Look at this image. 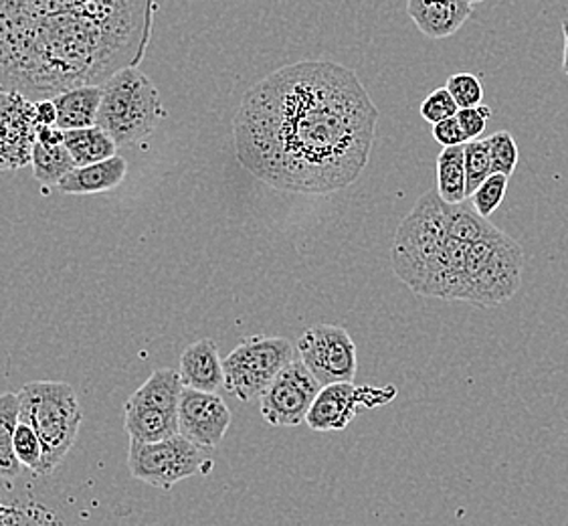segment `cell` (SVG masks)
I'll use <instances>...</instances> for the list:
<instances>
[{"instance_id":"obj_31","label":"cell","mask_w":568,"mask_h":526,"mask_svg":"<svg viewBox=\"0 0 568 526\" xmlns=\"http://www.w3.org/2000/svg\"><path fill=\"white\" fill-rule=\"evenodd\" d=\"M455 118L459 120V127L464 128L467 140H478L484 134L486 127H488V120L491 118V108L479 103L476 108L459 110Z\"/></svg>"},{"instance_id":"obj_7","label":"cell","mask_w":568,"mask_h":526,"mask_svg":"<svg viewBox=\"0 0 568 526\" xmlns=\"http://www.w3.org/2000/svg\"><path fill=\"white\" fill-rule=\"evenodd\" d=\"M294 358V344L282 336L243 338L240 346L223 358L225 390L243 403L257 399Z\"/></svg>"},{"instance_id":"obj_33","label":"cell","mask_w":568,"mask_h":526,"mask_svg":"<svg viewBox=\"0 0 568 526\" xmlns=\"http://www.w3.org/2000/svg\"><path fill=\"white\" fill-rule=\"evenodd\" d=\"M34 108H37V124L39 127H55L58 124V108L53 100L34 102Z\"/></svg>"},{"instance_id":"obj_28","label":"cell","mask_w":568,"mask_h":526,"mask_svg":"<svg viewBox=\"0 0 568 526\" xmlns=\"http://www.w3.org/2000/svg\"><path fill=\"white\" fill-rule=\"evenodd\" d=\"M508 181L510 176L506 174H489L488 179L476 189V193L471 195V205L476 206L481 218L488 219L491 213L498 211V206L506 196Z\"/></svg>"},{"instance_id":"obj_14","label":"cell","mask_w":568,"mask_h":526,"mask_svg":"<svg viewBox=\"0 0 568 526\" xmlns=\"http://www.w3.org/2000/svg\"><path fill=\"white\" fill-rule=\"evenodd\" d=\"M474 12L469 0H407V14L427 39L457 33Z\"/></svg>"},{"instance_id":"obj_15","label":"cell","mask_w":568,"mask_h":526,"mask_svg":"<svg viewBox=\"0 0 568 526\" xmlns=\"http://www.w3.org/2000/svg\"><path fill=\"white\" fill-rule=\"evenodd\" d=\"M182 387L216 393L225 387V368L219 356L215 341L203 338L189 344L181 356L179 366Z\"/></svg>"},{"instance_id":"obj_22","label":"cell","mask_w":568,"mask_h":526,"mask_svg":"<svg viewBox=\"0 0 568 526\" xmlns=\"http://www.w3.org/2000/svg\"><path fill=\"white\" fill-rule=\"evenodd\" d=\"M19 422V393H7L0 397V476L14 478L21 474L23 464L14 456V427Z\"/></svg>"},{"instance_id":"obj_6","label":"cell","mask_w":568,"mask_h":526,"mask_svg":"<svg viewBox=\"0 0 568 526\" xmlns=\"http://www.w3.org/2000/svg\"><path fill=\"white\" fill-rule=\"evenodd\" d=\"M524 252L508 233L496 230L467 252L464 302L478 308L501 306L523 286Z\"/></svg>"},{"instance_id":"obj_4","label":"cell","mask_w":568,"mask_h":526,"mask_svg":"<svg viewBox=\"0 0 568 526\" xmlns=\"http://www.w3.org/2000/svg\"><path fill=\"white\" fill-rule=\"evenodd\" d=\"M19 413L31 422L43 446L39 474L55 472L78 439L81 427L80 399L75 390L59 381H34L19 391Z\"/></svg>"},{"instance_id":"obj_23","label":"cell","mask_w":568,"mask_h":526,"mask_svg":"<svg viewBox=\"0 0 568 526\" xmlns=\"http://www.w3.org/2000/svg\"><path fill=\"white\" fill-rule=\"evenodd\" d=\"M34 179L45 186H58L59 181L75 169V161L69 154L65 142L61 144H43L34 142L33 146Z\"/></svg>"},{"instance_id":"obj_17","label":"cell","mask_w":568,"mask_h":526,"mask_svg":"<svg viewBox=\"0 0 568 526\" xmlns=\"http://www.w3.org/2000/svg\"><path fill=\"white\" fill-rule=\"evenodd\" d=\"M125 432L138 444H156L181 434L179 413L164 412L159 407L138 405L128 401L124 417Z\"/></svg>"},{"instance_id":"obj_21","label":"cell","mask_w":568,"mask_h":526,"mask_svg":"<svg viewBox=\"0 0 568 526\" xmlns=\"http://www.w3.org/2000/svg\"><path fill=\"white\" fill-rule=\"evenodd\" d=\"M437 193L449 205L466 201L464 146H449L437 156Z\"/></svg>"},{"instance_id":"obj_32","label":"cell","mask_w":568,"mask_h":526,"mask_svg":"<svg viewBox=\"0 0 568 526\" xmlns=\"http://www.w3.org/2000/svg\"><path fill=\"white\" fill-rule=\"evenodd\" d=\"M433 138L444 146V149H449V146H464L466 142H469L466 136V132H464V128L459 127V120L457 118H447L444 122H439V124H435L433 127Z\"/></svg>"},{"instance_id":"obj_9","label":"cell","mask_w":568,"mask_h":526,"mask_svg":"<svg viewBox=\"0 0 568 526\" xmlns=\"http://www.w3.org/2000/svg\"><path fill=\"white\" fill-rule=\"evenodd\" d=\"M297 355L320 385L353 383L358 371V356L353 336L338 324H318L307 328L297 341Z\"/></svg>"},{"instance_id":"obj_8","label":"cell","mask_w":568,"mask_h":526,"mask_svg":"<svg viewBox=\"0 0 568 526\" xmlns=\"http://www.w3.org/2000/svg\"><path fill=\"white\" fill-rule=\"evenodd\" d=\"M128 468L136 481L154 488H171L176 482L206 474L213 468L209 447L199 446L182 434L156 444H130Z\"/></svg>"},{"instance_id":"obj_29","label":"cell","mask_w":568,"mask_h":526,"mask_svg":"<svg viewBox=\"0 0 568 526\" xmlns=\"http://www.w3.org/2000/svg\"><path fill=\"white\" fill-rule=\"evenodd\" d=\"M459 112V105L454 100L447 88H439L429 93L423 103H420V118L429 122L432 127L444 122L447 118H454Z\"/></svg>"},{"instance_id":"obj_11","label":"cell","mask_w":568,"mask_h":526,"mask_svg":"<svg viewBox=\"0 0 568 526\" xmlns=\"http://www.w3.org/2000/svg\"><path fill=\"white\" fill-rule=\"evenodd\" d=\"M37 128L34 102L0 90V171H19L33 162Z\"/></svg>"},{"instance_id":"obj_12","label":"cell","mask_w":568,"mask_h":526,"mask_svg":"<svg viewBox=\"0 0 568 526\" xmlns=\"http://www.w3.org/2000/svg\"><path fill=\"white\" fill-rule=\"evenodd\" d=\"M233 415L216 393L182 387L179 403L181 434L199 446L213 447L223 442Z\"/></svg>"},{"instance_id":"obj_35","label":"cell","mask_w":568,"mask_h":526,"mask_svg":"<svg viewBox=\"0 0 568 526\" xmlns=\"http://www.w3.org/2000/svg\"><path fill=\"white\" fill-rule=\"evenodd\" d=\"M562 69H565V73L568 75V47H565V58H562Z\"/></svg>"},{"instance_id":"obj_30","label":"cell","mask_w":568,"mask_h":526,"mask_svg":"<svg viewBox=\"0 0 568 526\" xmlns=\"http://www.w3.org/2000/svg\"><path fill=\"white\" fill-rule=\"evenodd\" d=\"M449 93L454 95L459 110L464 108H476L484 100V88L481 81L474 73H455L445 85Z\"/></svg>"},{"instance_id":"obj_34","label":"cell","mask_w":568,"mask_h":526,"mask_svg":"<svg viewBox=\"0 0 568 526\" xmlns=\"http://www.w3.org/2000/svg\"><path fill=\"white\" fill-rule=\"evenodd\" d=\"M562 33H565V47H568V17L562 21Z\"/></svg>"},{"instance_id":"obj_27","label":"cell","mask_w":568,"mask_h":526,"mask_svg":"<svg viewBox=\"0 0 568 526\" xmlns=\"http://www.w3.org/2000/svg\"><path fill=\"white\" fill-rule=\"evenodd\" d=\"M491 161V174L511 176L518 164V144L508 130H500L486 138Z\"/></svg>"},{"instance_id":"obj_5","label":"cell","mask_w":568,"mask_h":526,"mask_svg":"<svg viewBox=\"0 0 568 526\" xmlns=\"http://www.w3.org/2000/svg\"><path fill=\"white\" fill-rule=\"evenodd\" d=\"M98 127L114 138L115 146H134L159 127L164 110L156 83L138 68L120 69L102 85Z\"/></svg>"},{"instance_id":"obj_18","label":"cell","mask_w":568,"mask_h":526,"mask_svg":"<svg viewBox=\"0 0 568 526\" xmlns=\"http://www.w3.org/2000/svg\"><path fill=\"white\" fill-rule=\"evenodd\" d=\"M102 85H80L53 98L58 108V124L61 130H81L95 127L102 105Z\"/></svg>"},{"instance_id":"obj_10","label":"cell","mask_w":568,"mask_h":526,"mask_svg":"<svg viewBox=\"0 0 568 526\" xmlns=\"http://www.w3.org/2000/svg\"><path fill=\"white\" fill-rule=\"evenodd\" d=\"M322 385L297 356L273 378L260 397L263 419L275 427H296L306 422L307 412Z\"/></svg>"},{"instance_id":"obj_2","label":"cell","mask_w":568,"mask_h":526,"mask_svg":"<svg viewBox=\"0 0 568 526\" xmlns=\"http://www.w3.org/2000/svg\"><path fill=\"white\" fill-rule=\"evenodd\" d=\"M152 0H0V90L31 102L138 68Z\"/></svg>"},{"instance_id":"obj_37","label":"cell","mask_w":568,"mask_h":526,"mask_svg":"<svg viewBox=\"0 0 568 526\" xmlns=\"http://www.w3.org/2000/svg\"><path fill=\"white\" fill-rule=\"evenodd\" d=\"M152 2H156V0H152Z\"/></svg>"},{"instance_id":"obj_1","label":"cell","mask_w":568,"mask_h":526,"mask_svg":"<svg viewBox=\"0 0 568 526\" xmlns=\"http://www.w3.org/2000/svg\"><path fill=\"white\" fill-rule=\"evenodd\" d=\"M378 108L356 71L332 61L275 69L233 118L241 166L277 191L329 195L356 183L375 146Z\"/></svg>"},{"instance_id":"obj_16","label":"cell","mask_w":568,"mask_h":526,"mask_svg":"<svg viewBox=\"0 0 568 526\" xmlns=\"http://www.w3.org/2000/svg\"><path fill=\"white\" fill-rule=\"evenodd\" d=\"M128 174V162L122 156H112L108 161L95 162L88 166H75L59 181L58 189L68 195H95L112 191Z\"/></svg>"},{"instance_id":"obj_25","label":"cell","mask_w":568,"mask_h":526,"mask_svg":"<svg viewBox=\"0 0 568 526\" xmlns=\"http://www.w3.org/2000/svg\"><path fill=\"white\" fill-rule=\"evenodd\" d=\"M12 446H14V456L23 464L24 468L33 469L34 474H39L41 464H43V446H41V439L34 432L33 425L24 417L23 413H19Z\"/></svg>"},{"instance_id":"obj_13","label":"cell","mask_w":568,"mask_h":526,"mask_svg":"<svg viewBox=\"0 0 568 526\" xmlns=\"http://www.w3.org/2000/svg\"><path fill=\"white\" fill-rule=\"evenodd\" d=\"M363 393L354 383H329L320 390L306 415V424L314 432H341L346 429L356 413L361 412Z\"/></svg>"},{"instance_id":"obj_24","label":"cell","mask_w":568,"mask_h":526,"mask_svg":"<svg viewBox=\"0 0 568 526\" xmlns=\"http://www.w3.org/2000/svg\"><path fill=\"white\" fill-rule=\"evenodd\" d=\"M498 227H494L488 219L481 218L471 201H464L457 205L447 203V231L457 241L476 243L491 235Z\"/></svg>"},{"instance_id":"obj_3","label":"cell","mask_w":568,"mask_h":526,"mask_svg":"<svg viewBox=\"0 0 568 526\" xmlns=\"http://www.w3.org/2000/svg\"><path fill=\"white\" fill-rule=\"evenodd\" d=\"M469 247L471 243L449 235L447 203L435 189L420 195L400 221L390 260L398 280L415 294L464 302Z\"/></svg>"},{"instance_id":"obj_19","label":"cell","mask_w":568,"mask_h":526,"mask_svg":"<svg viewBox=\"0 0 568 526\" xmlns=\"http://www.w3.org/2000/svg\"><path fill=\"white\" fill-rule=\"evenodd\" d=\"M65 146L73 156L75 166H88L95 162L108 161L115 156L114 138L110 136L103 128L90 127L81 130H65Z\"/></svg>"},{"instance_id":"obj_20","label":"cell","mask_w":568,"mask_h":526,"mask_svg":"<svg viewBox=\"0 0 568 526\" xmlns=\"http://www.w3.org/2000/svg\"><path fill=\"white\" fill-rule=\"evenodd\" d=\"M182 381L179 371L174 368H159L154 371L146 383L128 401L138 403V405H149V407H159L164 412L179 413V403H181Z\"/></svg>"},{"instance_id":"obj_36","label":"cell","mask_w":568,"mask_h":526,"mask_svg":"<svg viewBox=\"0 0 568 526\" xmlns=\"http://www.w3.org/2000/svg\"><path fill=\"white\" fill-rule=\"evenodd\" d=\"M471 4H479V2H484V0H469Z\"/></svg>"},{"instance_id":"obj_26","label":"cell","mask_w":568,"mask_h":526,"mask_svg":"<svg viewBox=\"0 0 568 526\" xmlns=\"http://www.w3.org/2000/svg\"><path fill=\"white\" fill-rule=\"evenodd\" d=\"M464 159H466V193L467 199L476 193L479 184L491 174L488 142L486 140H469L464 144Z\"/></svg>"}]
</instances>
